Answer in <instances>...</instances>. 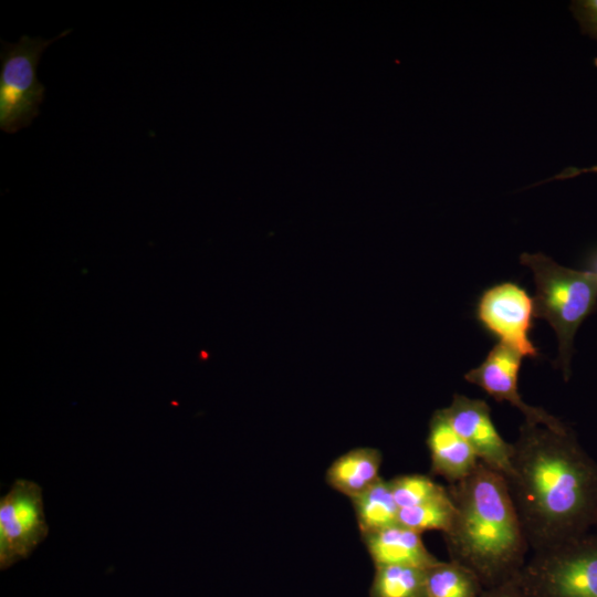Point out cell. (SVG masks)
I'll list each match as a JSON object with an SVG mask.
<instances>
[{"instance_id": "cell-15", "label": "cell", "mask_w": 597, "mask_h": 597, "mask_svg": "<svg viewBox=\"0 0 597 597\" xmlns=\"http://www.w3.org/2000/svg\"><path fill=\"white\" fill-rule=\"evenodd\" d=\"M426 570L409 565L376 566L369 597H427Z\"/></svg>"}, {"instance_id": "cell-10", "label": "cell", "mask_w": 597, "mask_h": 597, "mask_svg": "<svg viewBox=\"0 0 597 597\" xmlns=\"http://www.w3.org/2000/svg\"><path fill=\"white\" fill-rule=\"evenodd\" d=\"M427 446L431 473L450 484L469 476L480 462L471 447L453 429L443 409L433 412L429 422Z\"/></svg>"}, {"instance_id": "cell-3", "label": "cell", "mask_w": 597, "mask_h": 597, "mask_svg": "<svg viewBox=\"0 0 597 597\" xmlns=\"http://www.w3.org/2000/svg\"><path fill=\"white\" fill-rule=\"evenodd\" d=\"M520 261L535 284L534 316L545 320L557 338L556 367L567 381L572 375L574 341L583 322L597 307V274L558 264L543 253H522Z\"/></svg>"}, {"instance_id": "cell-13", "label": "cell", "mask_w": 597, "mask_h": 597, "mask_svg": "<svg viewBox=\"0 0 597 597\" xmlns=\"http://www.w3.org/2000/svg\"><path fill=\"white\" fill-rule=\"evenodd\" d=\"M362 535L377 532L398 523L399 506L389 481L380 478L369 489L352 499Z\"/></svg>"}, {"instance_id": "cell-11", "label": "cell", "mask_w": 597, "mask_h": 597, "mask_svg": "<svg viewBox=\"0 0 597 597\" xmlns=\"http://www.w3.org/2000/svg\"><path fill=\"white\" fill-rule=\"evenodd\" d=\"M362 540L375 567L409 565L427 569L439 562L427 549L421 533L399 523L362 535Z\"/></svg>"}, {"instance_id": "cell-19", "label": "cell", "mask_w": 597, "mask_h": 597, "mask_svg": "<svg viewBox=\"0 0 597 597\" xmlns=\"http://www.w3.org/2000/svg\"><path fill=\"white\" fill-rule=\"evenodd\" d=\"M480 597H528L517 576L496 587L484 589Z\"/></svg>"}, {"instance_id": "cell-2", "label": "cell", "mask_w": 597, "mask_h": 597, "mask_svg": "<svg viewBox=\"0 0 597 597\" xmlns=\"http://www.w3.org/2000/svg\"><path fill=\"white\" fill-rule=\"evenodd\" d=\"M448 490L455 505L443 534L450 559L472 570L484 589L515 578L530 546L506 478L479 462Z\"/></svg>"}, {"instance_id": "cell-17", "label": "cell", "mask_w": 597, "mask_h": 597, "mask_svg": "<svg viewBox=\"0 0 597 597\" xmlns=\"http://www.w3.org/2000/svg\"><path fill=\"white\" fill-rule=\"evenodd\" d=\"M399 509L427 503L448 493V489L425 474H405L389 480Z\"/></svg>"}, {"instance_id": "cell-12", "label": "cell", "mask_w": 597, "mask_h": 597, "mask_svg": "<svg viewBox=\"0 0 597 597\" xmlns=\"http://www.w3.org/2000/svg\"><path fill=\"white\" fill-rule=\"evenodd\" d=\"M381 453L374 448H356L336 458L325 473L327 484L350 500L379 479Z\"/></svg>"}, {"instance_id": "cell-8", "label": "cell", "mask_w": 597, "mask_h": 597, "mask_svg": "<svg viewBox=\"0 0 597 597\" xmlns=\"http://www.w3.org/2000/svg\"><path fill=\"white\" fill-rule=\"evenodd\" d=\"M443 411L479 461L507 480L513 473L514 446L500 436L491 419L489 405L482 399L454 395Z\"/></svg>"}, {"instance_id": "cell-5", "label": "cell", "mask_w": 597, "mask_h": 597, "mask_svg": "<svg viewBox=\"0 0 597 597\" xmlns=\"http://www.w3.org/2000/svg\"><path fill=\"white\" fill-rule=\"evenodd\" d=\"M30 38L22 35L17 43L1 41L0 67V128L13 134L31 125L39 116L45 87L36 70L43 51L60 38Z\"/></svg>"}, {"instance_id": "cell-16", "label": "cell", "mask_w": 597, "mask_h": 597, "mask_svg": "<svg viewBox=\"0 0 597 597\" xmlns=\"http://www.w3.org/2000/svg\"><path fill=\"white\" fill-rule=\"evenodd\" d=\"M455 505L449 493L427 503L400 509L398 523L418 533L440 531L446 534L452 526Z\"/></svg>"}, {"instance_id": "cell-22", "label": "cell", "mask_w": 597, "mask_h": 597, "mask_svg": "<svg viewBox=\"0 0 597 597\" xmlns=\"http://www.w3.org/2000/svg\"><path fill=\"white\" fill-rule=\"evenodd\" d=\"M595 528L597 530V521H596V524H595Z\"/></svg>"}, {"instance_id": "cell-1", "label": "cell", "mask_w": 597, "mask_h": 597, "mask_svg": "<svg viewBox=\"0 0 597 597\" xmlns=\"http://www.w3.org/2000/svg\"><path fill=\"white\" fill-rule=\"evenodd\" d=\"M510 492L530 549L586 534L597 521V463L568 427L524 422L513 443Z\"/></svg>"}, {"instance_id": "cell-20", "label": "cell", "mask_w": 597, "mask_h": 597, "mask_svg": "<svg viewBox=\"0 0 597 597\" xmlns=\"http://www.w3.org/2000/svg\"><path fill=\"white\" fill-rule=\"evenodd\" d=\"M588 171L597 172V166H594L591 168H585V169L567 168L566 170L562 171L558 176H555L554 178L556 179L568 178V177H574L578 174L588 172Z\"/></svg>"}, {"instance_id": "cell-6", "label": "cell", "mask_w": 597, "mask_h": 597, "mask_svg": "<svg viewBox=\"0 0 597 597\" xmlns=\"http://www.w3.org/2000/svg\"><path fill=\"white\" fill-rule=\"evenodd\" d=\"M48 534L41 486L17 479L0 500V569L28 558Z\"/></svg>"}, {"instance_id": "cell-21", "label": "cell", "mask_w": 597, "mask_h": 597, "mask_svg": "<svg viewBox=\"0 0 597 597\" xmlns=\"http://www.w3.org/2000/svg\"><path fill=\"white\" fill-rule=\"evenodd\" d=\"M588 265V270L597 274V250L590 255Z\"/></svg>"}, {"instance_id": "cell-4", "label": "cell", "mask_w": 597, "mask_h": 597, "mask_svg": "<svg viewBox=\"0 0 597 597\" xmlns=\"http://www.w3.org/2000/svg\"><path fill=\"white\" fill-rule=\"evenodd\" d=\"M517 578L528 597H597V533L533 552Z\"/></svg>"}, {"instance_id": "cell-18", "label": "cell", "mask_w": 597, "mask_h": 597, "mask_svg": "<svg viewBox=\"0 0 597 597\" xmlns=\"http://www.w3.org/2000/svg\"><path fill=\"white\" fill-rule=\"evenodd\" d=\"M570 10L582 32L597 41V0L572 1Z\"/></svg>"}, {"instance_id": "cell-7", "label": "cell", "mask_w": 597, "mask_h": 597, "mask_svg": "<svg viewBox=\"0 0 597 597\" xmlns=\"http://www.w3.org/2000/svg\"><path fill=\"white\" fill-rule=\"evenodd\" d=\"M476 317L486 331L523 357H537L538 350L530 338L534 317L533 298L512 282L495 284L479 298Z\"/></svg>"}, {"instance_id": "cell-14", "label": "cell", "mask_w": 597, "mask_h": 597, "mask_svg": "<svg viewBox=\"0 0 597 597\" xmlns=\"http://www.w3.org/2000/svg\"><path fill=\"white\" fill-rule=\"evenodd\" d=\"M483 590L472 570L451 559L439 561L426 570L427 597H480Z\"/></svg>"}, {"instance_id": "cell-9", "label": "cell", "mask_w": 597, "mask_h": 597, "mask_svg": "<svg viewBox=\"0 0 597 597\" xmlns=\"http://www.w3.org/2000/svg\"><path fill=\"white\" fill-rule=\"evenodd\" d=\"M523 356L511 347L498 343L485 359L464 375V379L476 385L498 401H507L525 417V422L541 425L562 431L566 423L540 407L526 404L519 392V373Z\"/></svg>"}]
</instances>
